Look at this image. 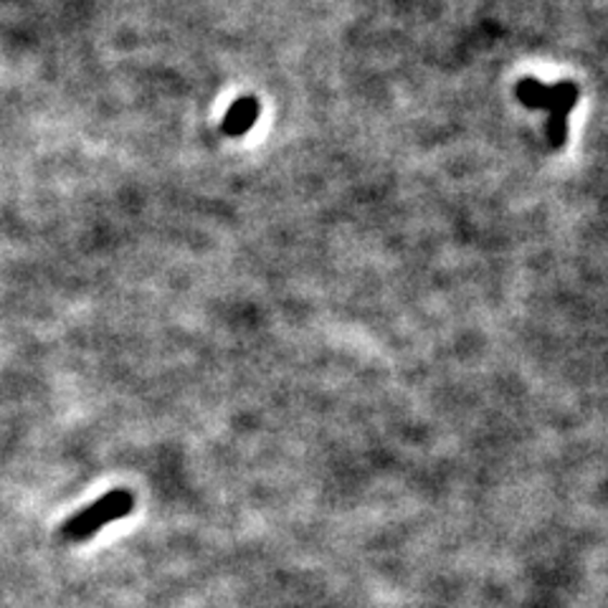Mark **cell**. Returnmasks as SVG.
<instances>
[{"instance_id":"obj_1","label":"cell","mask_w":608,"mask_h":608,"mask_svg":"<svg viewBox=\"0 0 608 608\" xmlns=\"http://www.w3.org/2000/svg\"><path fill=\"white\" fill-rule=\"evenodd\" d=\"M135 509V494L129 490H112L102 494V497L91 502L87 509L68 517L61 524V540L66 543H87L89 537H94L99 530L114 520H122Z\"/></svg>"},{"instance_id":"obj_2","label":"cell","mask_w":608,"mask_h":608,"mask_svg":"<svg viewBox=\"0 0 608 608\" xmlns=\"http://www.w3.org/2000/svg\"><path fill=\"white\" fill-rule=\"evenodd\" d=\"M256 119H258V99L251 94L239 97L224 114L220 132L226 137H243L251 132V127L256 125Z\"/></svg>"},{"instance_id":"obj_3","label":"cell","mask_w":608,"mask_h":608,"mask_svg":"<svg viewBox=\"0 0 608 608\" xmlns=\"http://www.w3.org/2000/svg\"><path fill=\"white\" fill-rule=\"evenodd\" d=\"M578 99H581V91H578L573 81H568V79L555 81L550 87V104H547V114L568 119L570 112L575 110Z\"/></svg>"},{"instance_id":"obj_4","label":"cell","mask_w":608,"mask_h":608,"mask_svg":"<svg viewBox=\"0 0 608 608\" xmlns=\"http://www.w3.org/2000/svg\"><path fill=\"white\" fill-rule=\"evenodd\" d=\"M517 99L528 106V110H545L550 104V87H545L543 81L535 79V76H522L517 81Z\"/></svg>"},{"instance_id":"obj_5","label":"cell","mask_w":608,"mask_h":608,"mask_svg":"<svg viewBox=\"0 0 608 608\" xmlns=\"http://www.w3.org/2000/svg\"><path fill=\"white\" fill-rule=\"evenodd\" d=\"M545 137H547V142H550L553 150L566 148V142H568V119L566 117H553V114H547Z\"/></svg>"}]
</instances>
